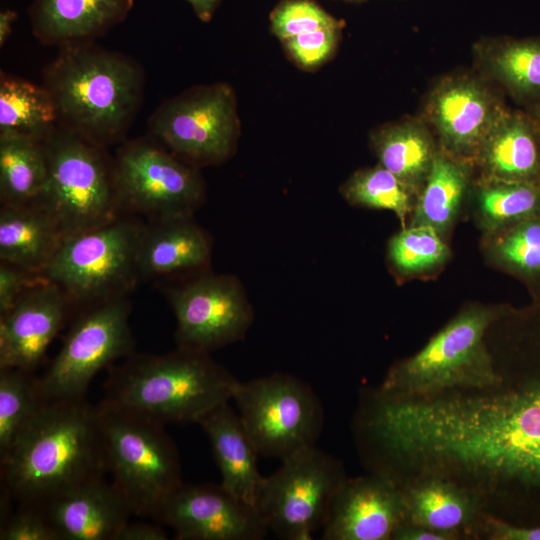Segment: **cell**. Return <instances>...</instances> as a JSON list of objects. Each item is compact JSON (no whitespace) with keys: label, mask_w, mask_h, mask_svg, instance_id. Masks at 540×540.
<instances>
[{"label":"cell","mask_w":540,"mask_h":540,"mask_svg":"<svg viewBox=\"0 0 540 540\" xmlns=\"http://www.w3.org/2000/svg\"><path fill=\"white\" fill-rule=\"evenodd\" d=\"M1 486L20 505L40 507L107 470L97 405L46 401L0 455Z\"/></svg>","instance_id":"6da1fadb"},{"label":"cell","mask_w":540,"mask_h":540,"mask_svg":"<svg viewBox=\"0 0 540 540\" xmlns=\"http://www.w3.org/2000/svg\"><path fill=\"white\" fill-rule=\"evenodd\" d=\"M144 84L139 62L93 43L59 48L43 72L58 124L105 148L124 141L141 107Z\"/></svg>","instance_id":"7a4b0ae2"},{"label":"cell","mask_w":540,"mask_h":540,"mask_svg":"<svg viewBox=\"0 0 540 540\" xmlns=\"http://www.w3.org/2000/svg\"><path fill=\"white\" fill-rule=\"evenodd\" d=\"M238 379L209 353L134 354L112 365L102 401L163 425L195 423L232 399Z\"/></svg>","instance_id":"3957f363"},{"label":"cell","mask_w":540,"mask_h":540,"mask_svg":"<svg viewBox=\"0 0 540 540\" xmlns=\"http://www.w3.org/2000/svg\"><path fill=\"white\" fill-rule=\"evenodd\" d=\"M494 319L487 310H469L445 326L417 354L387 373L378 392L388 399H419L451 390L484 391L502 386L483 341Z\"/></svg>","instance_id":"277c9868"},{"label":"cell","mask_w":540,"mask_h":540,"mask_svg":"<svg viewBox=\"0 0 540 540\" xmlns=\"http://www.w3.org/2000/svg\"><path fill=\"white\" fill-rule=\"evenodd\" d=\"M44 145L48 174L37 202L54 217L64 237L120 216L114 161L105 147L60 124Z\"/></svg>","instance_id":"5b68a950"},{"label":"cell","mask_w":540,"mask_h":540,"mask_svg":"<svg viewBox=\"0 0 540 540\" xmlns=\"http://www.w3.org/2000/svg\"><path fill=\"white\" fill-rule=\"evenodd\" d=\"M107 470L132 515L153 517L182 481L180 456L163 424L112 406L97 404Z\"/></svg>","instance_id":"8992f818"},{"label":"cell","mask_w":540,"mask_h":540,"mask_svg":"<svg viewBox=\"0 0 540 540\" xmlns=\"http://www.w3.org/2000/svg\"><path fill=\"white\" fill-rule=\"evenodd\" d=\"M144 225L118 218L64 237L42 277L57 285L70 305L93 306L126 296L139 278L137 253Z\"/></svg>","instance_id":"52a82bcc"},{"label":"cell","mask_w":540,"mask_h":540,"mask_svg":"<svg viewBox=\"0 0 540 540\" xmlns=\"http://www.w3.org/2000/svg\"><path fill=\"white\" fill-rule=\"evenodd\" d=\"M259 455L281 461L316 446L325 413L320 398L303 380L276 372L236 383L232 399Z\"/></svg>","instance_id":"ba28073f"},{"label":"cell","mask_w":540,"mask_h":540,"mask_svg":"<svg viewBox=\"0 0 540 540\" xmlns=\"http://www.w3.org/2000/svg\"><path fill=\"white\" fill-rule=\"evenodd\" d=\"M345 479L335 457L309 447L263 477L255 508L266 528L280 539L310 540L325 526Z\"/></svg>","instance_id":"9c48e42d"},{"label":"cell","mask_w":540,"mask_h":540,"mask_svg":"<svg viewBox=\"0 0 540 540\" xmlns=\"http://www.w3.org/2000/svg\"><path fill=\"white\" fill-rule=\"evenodd\" d=\"M148 129L154 142L191 166L221 164L240 135L234 91L226 83L192 87L163 101Z\"/></svg>","instance_id":"30bf717a"},{"label":"cell","mask_w":540,"mask_h":540,"mask_svg":"<svg viewBox=\"0 0 540 540\" xmlns=\"http://www.w3.org/2000/svg\"><path fill=\"white\" fill-rule=\"evenodd\" d=\"M131 309L122 296L90 306L75 320L59 352L38 377L45 401L84 398L100 371L133 353Z\"/></svg>","instance_id":"8fae6325"},{"label":"cell","mask_w":540,"mask_h":540,"mask_svg":"<svg viewBox=\"0 0 540 540\" xmlns=\"http://www.w3.org/2000/svg\"><path fill=\"white\" fill-rule=\"evenodd\" d=\"M113 161L121 211L151 221L188 217L204 201L205 184L198 168L153 140L123 142Z\"/></svg>","instance_id":"7c38bea8"},{"label":"cell","mask_w":540,"mask_h":540,"mask_svg":"<svg viewBox=\"0 0 540 540\" xmlns=\"http://www.w3.org/2000/svg\"><path fill=\"white\" fill-rule=\"evenodd\" d=\"M176 317L178 348L209 353L245 336L252 308L237 278L202 274L165 289Z\"/></svg>","instance_id":"4fadbf2b"},{"label":"cell","mask_w":540,"mask_h":540,"mask_svg":"<svg viewBox=\"0 0 540 540\" xmlns=\"http://www.w3.org/2000/svg\"><path fill=\"white\" fill-rule=\"evenodd\" d=\"M177 540H261L268 529L256 508L221 484H185L173 490L153 517Z\"/></svg>","instance_id":"5bb4252c"},{"label":"cell","mask_w":540,"mask_h":540,"mask_svg":"<svg viewBox=\"0 0 540 540\" xmlns=\"http://www.w3.org/2000/svg\"><path fill=\"white\" fill-rule=\"evenodd\" d=\"M70 303L54 283L41 278L0 315V369L33 372L66 320Z\"/></svg>","instance_id":"9a60e30c"},{"label":"cell","mask_w":540,"mask_h":540,"mask_svg":"<svg viewBox=\"0 0 540 540\" xmlns=\"http://www.w3.org/2000/svg\"><path fill=\"white\" fill-rule=\"evenodd\" d=\"M402 489L392 475L345 479L322 529L324 540H386L403 522Z\"/></svg>","instance_id":"2e32d148"},{"label":"cell","mask_w":540,"mask_h":540,"mask_svg":"<svg viewBox=\"0 0 540 540\" xmlns=\"http://www.w3.org/2000/svg\"><path fill=\"white\" fill-rule=\"evenodd\" d=\"M61 540H116L132 512L103 477L83 482L40 507Z\"/></svg>","instance_id":"e0dca14e"},{"label":"cell","mask_w":540,"mask_h":540,"mask_svg":"<svg viewBox=\"0 0 540 540\" xmlns=\"http://www.w3.org/2000/svg\"><path fill=\"white\" fill-rule=\"evenodd\" d=\"M134 0H34L29 20L43 45L63 48L93 43L122 22Z\"/></svg>","instance_id":"ac0fdd59"},{"label":"cell","mask_w":540,"mask_h":540,"mask_svg":"<svg viewBox=\"0 0 540 540\" xmlns=\"http://www.w3.org/2000/svg\"><path fill=\"white\" fill-rule=\"evenodd\" d=\"M208 234L192 216L144 225L137 253L139 278H157L204 269L211 256Z\"/></svg>","instance_id":"d6986e66"},{"label":"cell","mask_w":540,"mask_h":540,"mask_svg":"<svg viewBox=\"0 0 540 540\" xmlns=\"http://www.w3.org/2000/svg\"><path fill=\"white\" fill-rule=\"evenodd\" d=\"M207 435L221 474V485L235 497L255 507L262 476L259 455L242 421L224 402L197 423Z\"/></svg>","instance_id":"ffe728a7"},{"label":"cell","mask_w":540,"mask_h":540,"mask_svg":"<svg viewBox=\"0 0 540 540\" xmlns=\"http://www.w3.org/2000/svg\"><path fill=\"white\" fill-rule=\"evenodd\" d=\"M64 235L40 203L1 204L0 258L41 276L58 251Z\"/></svg>","instance_id":"44dd1931"},{"label":"cell","mask_w":540,"mask_h":540,"mask_svg":"<svg viewBox=\"0 0 540 540\" xmlns=\"http://www.w3.org/2000/svg\"><path fill=\"white\" fill-rule=\"evenodd\" d=\"M401 489L404 504L401 524L453 534L476 513L474 497L441 474L426 473L424 478Z\"/></svg>","instance_id":"7402d4cb"},{"label":"cell","mask_w":540,"mask_h":540,"mask_svg":"<svg viewBox=\"0 0 540 540\" xmlns=\"http://www.w3.org/2000/svg\"><path fill=\"white\" fill-rule=\"evenodd\" d=\"M488 95L471 82H454L443 87L434 99L433 116L447 143L472 146L485 139L495 123V111Z\"/></svg>","instance_id":"603a6c76"},{"label":"cell","mask_w":540,"mask_h":540,"mask_svg":"<svg viewBox=\"0 0 540 540\" xmlns=\"http://www.w3.org/2000/svg\"><path fill=\"white\" fill-rule=\"evenodd\" d=\"M47 174L44 140L20 134H0L1 204L37 202Z\"/></svg>","instance_id":"cb8c5ba5"},{"label":"cell","mask_w":540,"mask_h":540,"mask_svg":"<svg viewBox=\"0 0 540 540\" xmlns=\"http://www.w3.org/2000/svg\"><path fill=\"white\" fill-rule=\"evenodd\" d=\"M486 139L487 164L500 180L540 184V146L526 120L501 116Z\"/></svg>","instance_id":"d4e9b609"},{"label":"cell","mask_w":540,"mask_h":540,"mask_svg":"<svg viewBox=\"0 0 540 540\" xmlns=\"http://www.w3.org/2000/svg\"><path fill=\"white\" fill-rule=\"evenodd\" d=\"M57 124L56 105L44 85L1 74L0 134L44 140Z\"/></svg>","instance_id":"484cf974"},{"label":"cell","mask_w":540,"mask_h":540,"mask_svg":"<svg viewBox=\"0 0 540 540\" xmlns=\"http://www.w3.org/2000/svg\"><path fill=\"white\" fill-rule=\"evenodd\" d=\"M381 166L405 184L413 183L430 170L432 148L428 137L411 124L387 127L374 137Z\"/></svg>","instance_id":"4316f807"},{"label":"cell","mask_w":540,"mask_h":540,"mask_svg":"<svg viewBox=\"0 0 540 540\" xmlns=\"http://www.w3.org/2000/svg\"><path fill=\"white\" fill-rule=\"evenodd\" d=\"M45 402L38 377L33 372L19 368L0 369V455Z\"/></svg>","instance_id":"83f0119b"},{"label":"cell","mask_w":540,"mask_h":540,"mask_svg":"<svg viewBox=\"0 0 540 540\" xmlns=\"http://www.w3.org/2000/svg\"><path fill=\"white\" fill-rule=\"evenodd\" d=\"M417 209V225L440 229L453 219L465 188L463 170L443 157L433 159Z\"/></svg>","instance_id":"f1b7e54d"},{"label":"cell","mask_w":540,"mask_h":540,"mask_svg":"<svg viewBox=\"0 0 540 540\" xmlns=\"http://www.w3.org/2000/svg\"><path fill=\"white\" fill-rule=\"evenodd\" d=\"M511 434L518 463L540 484V380L526 383L514 407Z\"/></svg>","instance_id":"f546056e"},{"label":"cell","mask_w":540,"mask_h":540,"mask_svg":"<svg viewBox=\"0 0 540 540\" xmlns=\"http://www.w3.org/2000/svg\"><path fill=\"white\" fill-rule=\"evenodd\" d=\"M342 193L356 204L393 211L401 221L410 210L407 184L381 165L356 172Z\"/></svg>","instance_id":"4dcf8cb0"},{"label":"cell","mask_w":540,"mask_h":540,"mask_svg":"<svg viewBox=\"0 0 540 540\" xmlns=\"http://www.w3.org/2000/svg\"><path fill=\"white\" fill-rule=\"evenodd\" d=\"M484 215L497 224H515L540 214V184L500 180L480 194Z\"/></svg>","instance_id":"1f68e13d"},{"label":"cell","mask_w":540,"mask_h":540,"mask_svg":"<svg viewBox=\"0 0 540 540\" xmlns=\"http://www.w3.org/2000/svg\"><path fill=\"white\" fill-rule=\"evenodd\" d=\"M492 67L496 75L518 93L540 94V40L503 46L493 56Z\"/></svg>","instance_id":"d6a6232c"},{"label":"cell","mask_w":540,"mask_h":540,"mask_svg":"<svg viewBox=\"0 0 540 540\" xmlns=\"http://www.w3.org/2000/svg\"><path fill=\"white\" fill-rule=\"evenodd\" d=\"M447 255L446 245L428 225H416L397 234L390 241L389 256L395 267L406 273L429 269Z\"/></svg>","instance_id":"836d02e7"},{"label":"cell","mask_w":540,"mask_h":540,"mask_svg":"<svg viewBox=\"0 0 540 540\" xmlns=\"http://www.w3.org/2000/svg\"><path fill=\"white\" fill-rule=\"evenodd\" d=\"M496 254L515 272L540 277V214L511 225L497 240Z\"/></svg>","instance_id":"e575fe53"},{"label":"cell","mask_w":540,"mask_h":540,"mask_svg":"<svg viewBox=\"0 0 540 540\" xmlns=\"http://www.w3.org/2000/svg\"><path fill=\"white\" fill-rule=\"evenodd\" d=\"M332 26L339 24L318 5L308 0L286 1L271 15L272 31L281 41L304 32Z\"/></svg>","instance_id":"d590c367"},{"label":"cell","mask_w":540,"mask_h":540,"mask_svg":"<svg viewBox=\"0 0 540 540\" xmlns=\"http://www.w3.org/2000/svg\"><path fill=\"white\" fill-rule=\"evenodd\" d=\"M339 28L324 27L298 34L282 42L288 54L300 67L310 69L323 63L332 54L338 41Z\"/></svg>","instance_id":"8d00e7d4"},{"label":"cell","mask_w":540,"mask_h":540,"mask_svg":"<svg viewBox=\"0 0 540 540\" xmlns=\"http://www.w3.org/2000/svg\"><path fill=\"white\" fill-rule=\"evenodd\" d=\"M0 540H61L40 508L20 505L0 526Z\"/></svg>","instance_id":"74e56055"},{"label":"cell","mask_w":540,"mask_h":540,"mask_svg":"<svg viewBox=\"0 0 540 540\" xmlns=\"http://www.w3.org/2000/svg\"><path fill=\"white\" fill-rule=\"evenodd\" d=\"M42 276L29 273L15 265L0 263V315L8 312L21 295Z\"/></svg>","instance_id":"f35d334b"},{"label":"cell","mask_w":540,"mask_h":540,"mask_svg":"<svg viewBox=\"0 0 540 540\" xmlns=\"http://www.w3.org/2000/svg\"><path fill=\"white\" fill-rule=\"evenodd\" d=\"M163 525L143 522H128L118 533L116 540H166L167 532Z\"/></svg>","instance_id":"ab89813d"},{"label":"cell","mask_w":540,"mask_h":540,"mask_svg":"<svg viewBox=\"0 0 540 540\" xmlns=\"http://www.w3.org/2000/svg\"><path fill=\"white\" fill-rule=\"evenodd\" d=\"M490 536L500 540H540V527L522 528L508 525L491 519L489 521Z\"/></svg>","instance_id":"60d3db41"},{"label":"cell","mask_w":540,"mask_h":540,"mask_svg":"<svg viewBox=\"0 0 540 540\" xmlns=\"http://www.w3.org/2000/svg\"><path fill=\"white\" fill-rule=\"evenodd\" d=\"M452 534L431 530L422 526L400 524L391 539L398 540H446Z\"/></svg>","instance_id":"b9f144b4"},{"label":"cell","mask_w":540,"mask_h":540,"mask_svg":"<svg viewBox=\"0 0 540 540\" xmlns=\"http://www.w3.org/2000/svg\"><path fill=\"white\" fill-rule=\"evenodd\" d=\"M17 20V12L12 9H4L0 12V46L2 47L9 38L12 27Z\"/></svg>","instance_id":"7bdbcfd3"},{"label":"cell","mask_w":540,"mask_h":540,"mask_svg":"<svg viewBox=\"0 0 540 540\" xmlns=\"http://www.w3.org/2000/svg\"><path fill=\"white\" fill-rule=\"evenodd\" d=\"M200 20L209 21L218 5L219 0H187Z\"/></svg>","instance_id":"ee69618b"},{"label":"cell","mask_w":540,"mask_h":540,"mask_svg":"<svg viewBox=\"0 0 540 540\" xmlns=\"http://www.w3.org/2000/svg\"><path fill=\"white\" fill-rule=\"evenodd\" d=\"M537 115H538V119H539V121H540V106L538 107V113H537Z\"/></svg>","instance_id":"f6af8a7d"}]
</instances>
